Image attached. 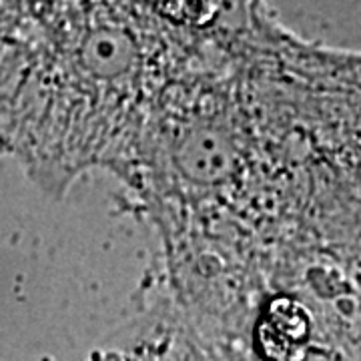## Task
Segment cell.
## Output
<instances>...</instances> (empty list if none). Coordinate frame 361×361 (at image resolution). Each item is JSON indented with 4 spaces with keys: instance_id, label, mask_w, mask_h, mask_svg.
Listing matches in <instances>:
<instances>
[{
    "instance_id": "6da1fadb",
    "label": "cell",
    "mask_w": 361,
    "mask_h": 361,
    "mask_svg": "<svg viewBox=\"0 0 361 361\" xmlns=\"http://www.w3.org/2000/svg\"><path fill=\"white\" fill-rule=\"evenodd\" d=\"M209 42L153 0H71L0 90V147L52 195L89 169L116 173L157 99Z\"/></svg>"
}]
</instances>
